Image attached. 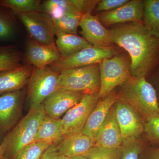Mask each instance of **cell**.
I'll use <instances>...</instances> for the list:
<instances>
[{
  "instance_id": "1",
  "label": "cell",
  "mask_w": 159,
  "mask_h": 159,
  "mask_svg": "<svg viewBox=\"0 0 159 159\" xmlns=\"http://www.w3.org/2000/svg\"><path fill=\"white\" fill-rule=\"evenodd\" d=\"M110 30L112 43L128 52L132 77H145L152 69L159 51V39L152 35L142 22H129Z\"/></svg>"
},
{
  "instance_id": "2",
  "label": "cell",
  "mask_w": 159,
  "mask_h": 159,
  "mask_svg": "<svg viewBox=\"0 0 159 159\" xmlns=\"http://www.w3.org/2000/svg\"><path fill=\"white\" fill-rule=\"evenodd\" d=\"M45 115L43 103L30 108L28 113L4 137L1 144L3 157L11 159L25 146L33 142Z\"/></svg>"
},
{
  "instance_id": "3",
  "label": "cell",
  "mask_w": 159,
  "mask_h": 159,
  "mask_svg": "<svg viewBox=\"0 0 159 159\" xmlns=\"http://www.w3.org/2000/svg\"><path fill=\"white\" fill-rule=\"evenodd\" d=\"M120 86L121 98L130 104L145 120L159 115L156 91L145 77L130 76Z\"/></svg>"
},
{
  "instance_id": "4",
  "label": "cell",
  "mask_w": 159,
  "mask_h": 159,
  "mask_svg": "<svg viewBox=\"0 0 159 159\" xmlns=\"http://www.w3.org/2000/svg\"><path fill=\"white\" fill-rule=\"evenodd\" d=\"M59 89L84 94L99 93L100 87L99 64L65 70L60 73Z\"/></svg>"
},
{
  "instance_id": "5",
  "label": "cell",
  "mask_w": 159,
  "mask_h": 159,
  "mask_svg": "<svg viewBox=\"0 0 159 159\" xmlns=\"http://www.w3.org/2000/svg\"><path fill=\"white\" fill-rule=\"evenodd\" d=\"M59 74L49 66L43 68L33 66L26 94L30 109L42 104L49 96L59 89Z\"/></svg>"
},
{
  "instance_id": "6",
  "label": "cell",
  "mask_w": 159,
  "mask_h": 159,
  "mask_svg": "<svg viewBox=\"0 0 159 159\" xmlns=\"http://www.w3.org/2000/svg\"><path fill=\"white\" fill-rule=\"evenodd\" d=\"M100 87V99L111 93L115 88L121 86L130 77V65L120 56L106 58L99 63Z\"/></svg>"
},
{
  "instance_id": "7",
  "label": "cell",
  "mask_w": 159,
  "mask_h": 159,
  "mask_svg": "<svg viewBox=\"0 0 159 159\" xmlns=\"http://www.w3.org/2000/svg\"><path fill=\"white\" fill-rule=\"evenodd\" d=\"M100 99L99 93L84 94L61 119L64 136L82 132L92 111Z\"/></svg>"
},
{
  "instance_id": "8",
  "label": "cell",
  "mask_w": 159,
  "mask_h": 159,
  "mask_svg": "<svg viewBox=\"0 0 159 159\" xmlns=\"http://www.w3.org/2000/svg\"><path fill=\"white\" fill-rule=\"evenodd\" d=\"M15 15L25 27L30 39L42 44L55 43L56 31L49 15L36 11Z\"/></svg>"
},
{
  "instance_id": "9",
  "label": "cell",
  "mask_w": 159,
  "mask_h": 159,
  "mask_svg": "<svg viewBox=\"0 0 159 159\" xmlns=\"http://www.w3.org/2000/svg\"><path fill=\"white\" fill-rule=\"evenodd\" d=\"M116 52L112 47L98 48L92 46L83 49L72 56L61 57L49 66L60 73L65 70L99 64L103 60L112 57Z\"/></svg>"
},
{
  "instance_id": "10",
  "label": "cell",
  "mask_w": 159,
  "mask_h": 159,
  "mask_svg": "<svg viewBox=\"0 0 159 159\" xmlns=\"http://www.w3.org/2000/svg\"><path fill=\"white\" fill-rule=\"evenodd\" d=\"M26 94L24 89L0 96V135H6L20 121Z\"/></svg>"
},
{
  "instance_id": "11",
  "label": "cell",
  "mask_w": 159,
  "mask_h": 159,
  "mask_svg": "<svg viewBox=\"0 0 159 159\" xmlns=\"http://www.w3.org/2000/svg\"><path fill=\"white\" fill-rule=\"evenodd\" d=\"M113 107L122 141L138 138L144 131V124L140 114L121 98L114 104Z\"/></svg>"
},
{
  "instance_id": "12",
  "label": "cell",
  "mask_w": 159,
  "mask_h": 159,
  "mask_svg": "<svg viewBox=\"0 0 159 159\" xmlns=\"http://www.w3.org/2000/svg\"><path fill=\"white\" fill-rule=\"evenodd\" d=\"M61 57L55 43L42 44L31 39L26 43L24 55L25 64L43 68L57 62Z\"/></svg>"
},
{
  "instance_id": "13",
  "label": "cell",
  "mask_w": 159,
  "mask_h": 159,
  "mask_svg": "<svg viewBox=\"0 0 159 159\" xmlns=\"http://www.w3.org/2000/svg\"><path fill=\"white\" fill-rule=\"evenodd\" d=\"M144 2L142 0H131L117 9L101 13L98 18L106 25L119 23L142 22Z\"/></svg>"
},
{
  "instance_id": "14",
  "label": "cell",
  "mask_w": 159,
  "mask_h": 159,
  "mask_svg": "<svg viewBox=\"0 0 159 159\" xmlns=\"http://www.w3.org/2000/svg\"><path fill=\"white\" fill-rule=\"evenodd\" d=\"M84 94L58 89L44 100V105L46 114L54 119L60 117L78 103Z\"/></svg>"
},
{
  "instance_id": "15",
  "label": "cell",
  "mask_w": 159,
  "mask_h": 159,
  "mask_svg": "<svg viewBox=\"0 0 159 159\" xmlns=\"http://www.w3.org/2000/svg\"><path fill=\"white\" fill-rule=\"evenodd\" d=\"M83 37L90 44L98 48L111 47L110 30L102 25L97 16L90 13L83 15L80 23Z\"/></svg>"
},
{
  "instance_id": "16",
  "label": "cell",
  "mask_w": 159,
  "mask_h": 159,
  "mask_svg": "<svg viewBox=\"0 0 159 159\" xmlns=\"http://www.w3.org/2000/svg\"><path fill=\"white\" fill-rule=\"evenodd\" d=\"M98 0H46L42 2V11L55 19L66 11H76L82 15L92 14Z\"/></svg>"
},
{
  "instance_id": "17",
  "label": "cell",
  "mask_w": 159,
  "mask_h": 159,
  "mask_svg": "<svg viewBox=\"0 0 159 159\" xmlns=\"http://www.w3.org/2000/svg\"><path fill=\"white\" fill-rule=\"evenodd\" d=\"M33 66L21 65L0 72V96L21 90L29 84Z\"/></svg>"
},
{
  "instance_id": "18",
  "label": "cell",
  "mask_w": 159,
  "mask_h": 159,
  "mask_svg": "<svg viewBox=\"0 0 159 159\" xmlns=\"http://www.w3.org/2000/svg\"><path fill=\"white\" fill-rule=\"evenodd\" d=\"M119 98V95L112 91L107 97L99 100L91 112L83 133L95 140L99 128L105 121L111 108Z\"/></svg>"
},
{
  "instance_id": "19",
  "label": "cell",
  "mask_w": 159,
  "mask_h": 159,
  "mask_svg": "<svg viewBox=\"0 0 159 159\" xmlns=\"http://www.w3.org/2000/svg\"><path fill=\"white\" fill-rule=\"evenodd\" d=\"M95 146L99 148H119L122 145L121 131L115 117L113 106L96 135Z\"/></svg>"
},
{
  "instance_id": "20",
  "label": "cell",
  "mask_w": 159,
  "mask_h": 159,
  "mask_svg": "<svg viewBox=\"0 0 159 159\" xmlns=\"http://www.w3.org/2000/svg\"><path fill=\"white\" fill-rule=\"evenodd\" d=\"M95 143V140L82 132L67 136L56 145L57 154L69 158L85 157Z\"/></svg>"
},
{
  "instance_id": "21",
  "label": "cell",
  "mask_w": 159,
  "mask_h": 159,
  "mask_svg": "<svg viewBox=\"0 0 159 159\" xmlns=\"http://www.w3.org/2000/svg\"><path fill=\"white\" fill-rule=\"evenodd\" d=\"M61 119H54L46 115L43 118L33 142L47 141L57 145L63 139Z\"/></svg>"
},
{
  "instance_id": "22",
  "label": "cell",
  "mask_w": 159,
  "mask_h": 159,
  "mask_svg": "<svg viewBox=\"0 0 159 159\" xmlns=\"http://www.w3.org/2000/svg\"><path fill=\"white\" fill-rule=\"evenodd\" d=\"M55 45L62 57L72 56L89 47L93 46L78 34L56 33Z\"/></svg>"
},
{
  "instance_id": "23",
  "label": "cell",
  "mask_w": 159,
  "mask_h": 159,
  "mask_svg": "<svg viewBox=\"0 0 159 159\" xmlns=\"http://www.w3.org/2000/svg\"><path fill=\"white\" fill-rule=\"evenodd\" d=\"M144 2L142 24L152 35L159 39V0Z\"/></svg>"
},
{
  "instance_id": "24",
  "label": "cell",
  "mask_w": 159,
  "mask_h": 159,
  "mask_svg": "<svg viewBox=\"0 0 159 159\" xmlns=\"http://www.w3.org/2000/svg\"><path fill=\"white\" fill-rule=\"evenodd\" d=\"M82 16L76 11H66L57 18L52 20L56 33L77 34V29Z\"/></svg>"
},
{
  "instance_id": "25",
  "label": "cell",
  "mask_w": 159,
  "mask_h": 159,
  "mask_svg": "<svg viewBox=\"0 0 159 159\" xmlns=\"http://www.w3.org/2000/svg\"><path fill=\"white\" fill-rule=\"evenodd\" d=\"M22 52L16 46H0V72L21 65Z\"/></svg>"
},
{
  "instance_id": "26",
  "label": "cell",
  "mask_w": 159,
  "mask_h": 159,
  "mask_svg": "<svg viewBox=\"0 0 159 159\" xmlns=\"http://www.w3.org/2000/svg\"><path fill=\"white\" fill-rule=\"evenodd\" d=\"M40 0H0V6L11 10L14 14L42 11Z\"/></svg>"
},
{
  "instance_id": "27",
  "label": "cell",
  "mask_w": 159,
  "mask_h": 159,
  "mask_svg": "<svg viewBox=\"0 0 159 159\" xmlns=\"http://www.w3.org/2000/svg\"><path fill=\"white\" fill-rule=\"evenodd\" d=\"M15 15L9 9L0 6V40L12 39L16 32Z\"/></svg>"
},
{
  "instance_id": "28",
  "label": "cell",
  "mask_w": 159,
  "mask_h": 159,
  "mask_svg": "<svg viewBox=\"0 0 159 159\" xmlns=\"http://www.w3.org/2000/svg\"><path fill=\"white\" fill-rule=\"evenodd\" d=\"M51 145L47 141H39L26 145L11 159H40Z\"/></svg>"
},
{
  "instance_id": "29",
  "label": "cell",
  "mask_w": 159,
  "mask_h": 159,
  "mask_svg": "<svg viewBox=\"0 0 159 159\" xmlns=\"http://www.w3.org/2000/svg\"><path fill=\"white\" fill-rule=\"evenodd\" d=\"M142 146V142L138 138L124 140L120 147L119 159H139Z\"/></svg>"
},
{
  "instance_id": "30",
  "label": "cell",
  "mask_w": 159,
  "mask_h": 159,
  "mask_svg": "<svg viewBox=\"0 0 159 159\" xmlns=\"http://www.w3.org/2000/svg\"><path fill=\"white\" fill-rule=\"evenodd\" d=\"M120 147L105 148L94 146L85 157L87 159H119Z\"/></svg>"
},
{
  "instance_id": "31",
  "label": "cell",
  "mask_w": 159,
  "mask_h": 159,
  "mask_svg": "<svg viewBox=\"0 0 159 159\" xmlns=\"http://www.w3.org/2000/svg\"><path fill=\"white\" fill-rule=\"evenodd\" d=\"M144 124V131L149 139L159 142V115L148 118Z\"/></svg>"
},
{
  "instance_id": "32",
  "label": "cell",
  "mask_w": 159,
  "mask_h": 159,
  "mask_svg": "<svg viewBox=\"0 0 159 159\" xmlns=\"http://www.w3.org/2000/svg\"><path fill=\"white\" fill-rule=\"evenodd\" d=\"M128 0H102L99 1L96 8L98 12L108 11L117 9L128 2Z\"/></svg>"
},
{
  "instance_id": "33",
  "label": "cell",
  "mask_w": 159,
  "mask_h": 159,
  "mask_svg": "<svg viewBox=\"0 0 159 159\" xmlns=\"http://www.w3.org/2000/svg\"><path fill=\"white\" fill-rule=\"evenodd\" d=\"M57 155L56 145H51L46 151L40 159H56Z\"/></svg>"
},
{
  "instance_id": "34",
  "label": "cell",
  "mask_w": 159,
  "mask_h": 159,
  "mask_svg": "<svg viewBox=\"0 0 159 159\" xmlns=\"http://www.w3.org/2000/svg\"><path fill=\"white\" fill-rule=\"evenodd\" d=\"M147 159H159V148L152 150Z\"/></svg>"
},
{
  "instance_id": "35",
  "label": "cell",
  "mask_w": 159,
  "mask_h": 159,
  "mask_svg": "<svg viewBox=\"0 0 159 159\" xmlns=\"http://www.w3.org/2000/svg\"><path fill=\"white\" fill-rule=\"evenodd\" d=\"M56 159H69V157L65 156L63 155H57V157H56Z\"/></svg>"
},
{
  "instance_id": "36",
  "label": "cell",
  "mask_w": 159,
  "mask_h": 159,
  "mask_svg": "<svg viewBox=\"0 0 159 159\" xmlns=\"http://www.w3.org/2000/svg\"><path fill=\"white\" fill-rule=\"evenodd\" d=\"M69 159H87L85 157L80 156L69 158Z\"/></svg>"
},
{
  "instance_id": "37",
  "label": "cell",
  "mask_w": 159,
  "mask_h": 159,
  "mask_svg": "<svg viewBox=\"0 0 159 159\" xmlns=\"http://www.w3.org/2000/svg\"><path fill=\"white\" fill-rule=\"evenodd\" d=\"M2 157H3L2 150V147H1V145H0V158H1Z\"/></svg>"
},
{
  "instance_id": "38",
  "label": "cell",
  "mask_w": 159,
  "mask_h": 159,
  "mask_svg": "<svg viewBox=\"0 0 159 159\" xmlns=\"http://www.w3.org/2000/svg\"><path fill=\"white\" fill-rule=\"evenodd\" d=\"M157 76L159 78V69H158V71L157 73Z\"/></svg>"
},
{
  "instance_id": "39",
  "label": "cell",
  "mask_w": 159,
  "mask_h": 159,
  "mask_svg": "<svg viewBox=\"0 0 159 159\" xmlns=\"http://www.w3.org/2000/svg\"><path fill=\"white\" fill-rule=\"evenodd\" d=\"M0 159H7L5 157H2L1 158H0Z\"/></svg>"
}]
</instances>
